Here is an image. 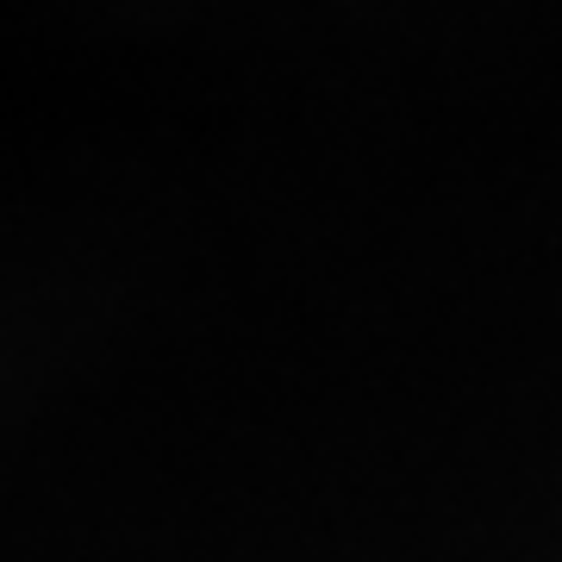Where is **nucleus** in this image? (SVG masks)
I'll return each instance as SVG.
<instances>
[]
</instances>
